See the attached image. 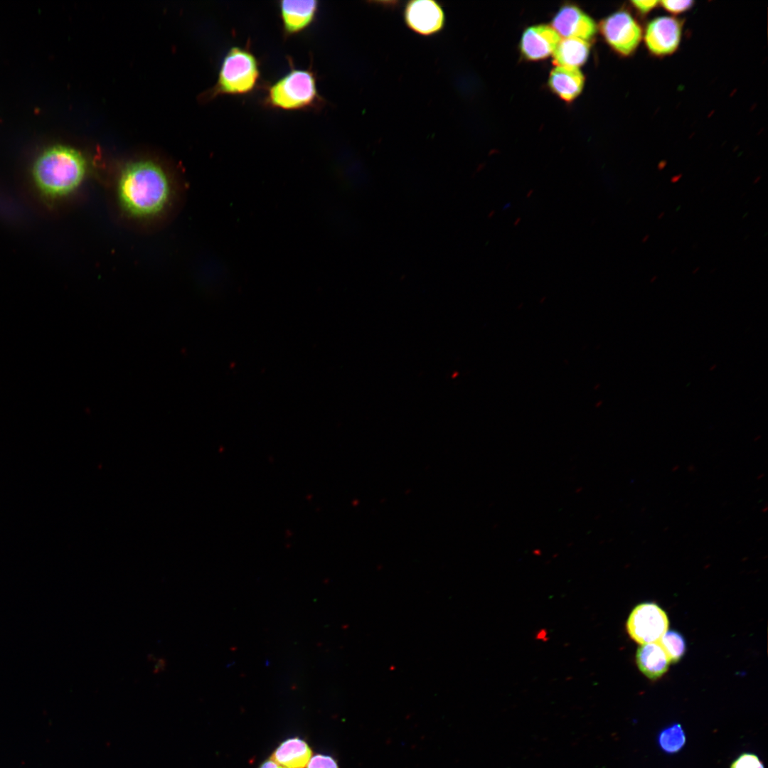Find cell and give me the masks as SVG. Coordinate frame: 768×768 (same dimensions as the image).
<instances>
[{"label": "cell", "instance_id": "obj_7", "mask_svg": "<svg viewBox=\"0 0 768 768\" xmlns=\"http://www.w3.org/2000/svg\"><path fill=\"white\" fill-rule=\"evenodd\" d=\"M683 23L672 16H658L651 20L643 31L648 51L656 57L672 55L679 47Z\"/></svg>", "mask_w": 768, "mask_h": 768}, {"label": "cell", "instance_id": "obj_13", "mask_svg": "<svg viewBox=\"0 0 768 768\" xmlns=\"http://www.w3.org/2000/svg\"><path fill=\"white\" fill-rule=\"evenodd\" d=\"M641 672L651 680L661 678L668 670L670 661L658 642L641 644L636 655Z\"/></svg>", "mask_w": 768, "mask_h": 768}, {"label": "cell", "instance_id": "obj_8", "mask_svg": "<svg viewBox=\"0 0 768 768\" xmlns=\"http://www.w3.org/2000/svg\"><path fill=\"white\" fill-rule=\"evenodd\" d=\"M406 26L422 36H432L441 32L446 17L442 6L433 0H413L407 2L403 11Z\"/></svg>", "mask_w": 768, "mask_h": 768}, {"label": "cell", "instance_id": "obj_2", "mask_svg": "<svg viewBox=\"0 0 768 768\" xmlns=\"http://www.w3.org/2000/svg\"><path fill=\"white\" fill-rule=\"evenodd\" d=\"M117 195L122 208L140 218L160 213L171 196V183L164 170L149 160L127 164L117 182Z\"/></svg>", "mask_w": 768, "mask_h": 768}, {"label": "cell", "instance_id": "obj_1", "mask_svg": "<svg viewBox=\"0 0 768 768\" xmlns=\"http://www.w3.org/2000/svg\"><path fill=\"white\" fill-rule=\"evenodd\" d=\"M88 170L83 154L70 146L45 147L33 158L23 176L27 192L43 210H51L80 188Z\"/></svg>", "mask_w": 768, "mask_h": 768}, {"label": "cell", "instance_id": "obj_12", "mask_svg": "<svg viewBox=\"0 0 768 768\" xmlns=\"http://www.w3.org/2000/svg\"><path fill=\"white\" fill-rule=\"evenodd\" d=\"M548 84L557 96L570 102L581 93L585 77L578 68L556 66L549 75Z\"/></svg>", "mask_w": 768, "mask_h": 768}, {"label": "cell", "instance_id": "obj_22", "mask_svg": "<svg viewBox=\"0 0 768 768\" xmlns=\"http://www.w3.org/2000/svg\"><path fill=\"white\" fill-rule=\"evenodd\" d=\"M154 661H155V664H154V669H153V673L154 674H156V673H160L161 671H164L166 669V661L165 658H159L158 659H156Z\"/></svg>", "mask_w": 768, "mask_h": 768}, {"label": "cell", "instance_id": "obj_18", "mask_svg": "<svg viewBox=\"0 0 768 768\" xmlns=\"http://www.w3.org/2000/svg\"><path fill=\"white\" fill-rule=\"evenodd\" d=\"M730 768H764V765L757 754L744 752L732 762Z\"/></svg>", "mask_w": 768, "mask_h": 768}, {"label": "cell", "instance_id": "obj_21", "mask_svg": "<svg viewBox=\"0 0 768 768\" xmlns=\"http://www.w3.org/2000/svg\"><path fill=\"white\" fill-rule=\"evenodd\" d=\"M631 4L634 9L641 16L647 15L654 10L658 4V1H632Z\"/></svg>", "mask_w": 768, "mask_h": 768}, {"label": "cell", "instance_id": "obj_16", "mask_svg": "<svg viewBox=\"0 0 768 768\" xmlns=\"http://www.w3.org/2000/svg\"><path fill=\"white\" fill-rule=\"evenodd\" d=\"M657 742L661 750L666 754H673L680 752L686 742L682 725L675 722L663 728L658 735Z\"/></svg>", "mask_w": 768, "mask_h": 768}, {"label": "cell", "instance_id": "obj_17", "mask_svg": "<svg viewBox=\"0 0 768 768\" xmlns=\"http://www.w3.org/2000/svg\"><path fill=\"white\" fill-rule=\"evenodd\" d=\"M658 643L660 644L670 663L677 662L686 651V641L683 636L676 631H667Z\"/></svg>", "mask_w": 768, "mask_h": 768}, {"label": "cell", "instance_id": "obj_9", "mask_svg": "<svg viewBox=\"0 0 768 768\" xmlns=\"http://www.w3.org/2000/svg\"><path fill=\"white\" fill-rule=\"evenodd\" d=\"M552 28L565 38L591 40L597 32L593 19L574 5L562 6L554 16Z\"/></svg>", "mask_w": 768, "mask_h": 768}, {"label": "cell", "instance_id": "obj_23", "mask_svg": "<svg viewBox=\"0 0 768 768\" xmlns=\"http://www.w3.org/2000/svg\"><path fill=\"white\" fill-rule=\"evenodd\" d=\"M259 768H285V767L281 766L280 764L277 763L275 761L270 759L267 760L265 762H263L260 765V767Z\"/></svg>", "mask_w": 768, "mask_h": 768}, {"label": "cell", "instance_id": "obj_20", "mask_svg": "<svg viewBox=\"0 0 768 768\" xmlns=\"http://www.w3.org/2000/svg\"><path fill=\"white\" fill-rule=\"evenodd\" d=\"M306 768H338L336 762L331 757L316 754L311 757Z\"/></svg>", "mask_w": 768, "mask_h": 768}, {"label": "cell", "instance_id": "obj_5", "mask_svg": "<svg viewBox=\"0 0 768 768\" xmlns=\"http://www.w3.org/2000/svg\"><path fill=\"white\" fill-rule=\"evenodd\" d=\"M599 29L610 48L624 57L631 55L643 38L641 25L626 10H619L602 19Z\"/></svg>", "mask_w": 768, "mask_h": 768}, {"label": "cell", "instance_id": "obj_11", "mask_svg": "<svg viewBox=\"0 0 768 768\" xmlns=\"http://www.w3.org/2000/svg\"><path fill=\"white\" fill-rule=\"evenodd\" d=\"M283 33L290 36L309 28L315 21L319 1L282 0L278 2Z\"/></svg>", "mask_w": 768, "mask_h": 768}, {"label": "cell", "instance_id": "obj_6", "mask_svg": "<svg viewBox=\"0 0 768 768\" xmlns=\"http://www.w3.org/2000/svg\"><path fill=\"white\" fill-rule=\"evenodd\" d=\"M668 619L658 604L644 602L636 605L626 622L631 638L640 644L658 642L668 631Z\"/></svg>", "mask_w": 768, "mask_h": 768}, {"label": "cell", "instance_id": "obj_10", "mask_svg": "<svg viewBox=\"0 0 768 768\" xmlns=\"http://www.w3.org/2000/svg\"><path fill=\"white\" fill-rule=\"evenodd\" d=\"M560 41V36L552 26L533 25L523 31L520 41V51L528 60H543L553 53Z\"/></svg>", "mask_w": 768, "mask_h": 768}, {"label": "cell", "instance_id": "obj_3", "mask_svg": "<svg viewBox=\"0 0 768 768\" xmlns=\"http://www.w3.org/2000/svg\"><path fill=\"white\" fill-rule=\"evenodd\" d=\"M262 104L272 109L307 110L322 107L324 100L319 92L314 71L292 66L286 74L267 87Z\"/></svg>", "mask_w": 768, "mask_h": 768}, {"label": "cell", "instance_id": "obj_14", "mask_svg": "<svg viewBox=\"0 0 768 768\" xmlns=\"http://www.w3.org/2000/svg\"><path fill=\"white\" fill-rule=\"evenodd\" d=\"M590 43L578 38L560 40L553 53V62L556 66L578 68L587 61Z\"/></svg>", "mask_w": 768, "mask_h": 768}, {"label": "cell", "instance_id": "obj_15", "mask_svg": "<svg viewBox=\"0 0 768 768\" xmlns=\"http://www.w3.org/2000/svg\"><path fill=\"white\" fill-rule=\"evenodd\" d=\"M311 757L307 743L297 737L282 742L271 757L285 768H304Z\"/></svg>", "mask_w": 768, "mask_h": 768}, {"label": "cell", "instance_id": "obj_19", "mask_svg": "<svg viewBox=\"0 0 768 768\" xmlns=\"http://www.w3.org/2000/svg\"><path fill=\"white\" fill-rule=\"evenodd\" d=\"M659 4L668 12L672 14H680L690 10L694 4V1H661Z\"/></svg>", "mask_w": 768, "mask_h": 768}, {"label": "cell", "instance_id": "obj_4", "mask_svg": "<svg viewBox=\"0 0 768 768\" xmlns=\"http://www.w3.org/2000/svg\"><path fill=\"white\" fill-rule=\"evenodd\" d=\"M260 75V62L249 46H232L222 60L216 83L206 97L249 94L256 89Z\"/></svg>", "mask_w": 768, "mask_h": 768}]
</instances>
